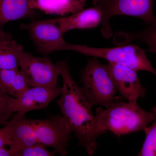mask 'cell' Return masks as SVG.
<instances>
[{
    "label": "cell",
    "mask_w": 156,
    "mask_h": 156,
    "mask_svg": "<svg viewBox=\"0 0 156 156\" xmlns=\"http://www.w3.org/2000/svg\"><path fill=\"white\" fill-rule=\"evenodd\" d=\"M56 64L62 80L58 107L79 144L88 154L93 155L98 147V138L104 133L98 127L92 107L72 77L67 62L59 61Z\"/></svg>",
    "instance_id": "6da1fadb"
},
{
    "label": "cell",
    "mask_w": 156,
    "mask_h": 156,
    "mask_svg": "<svg viewBox=\"0 0 156 156\" xmlns=\"http://www.w3.org/2000/svg\"><path fill=\"white\" fill-rule=\"evenodd\" d=\"M95 119L101 131L118 136L144 130L156 117V107L150 111L141 108L137 102H115L105 109L96 110Z\"/></svg>",
    "instance_id": "7a4b0ae2"
},
{
    "label": "cell",
    "mask_w": 156,
    "mask_h": 156,
    "mask_svg": "<svg viewBox=\"0 0 156 156\" xmlns=\"http://www.w3.org/2000/svg\"><path fill=\"white\" fill-rule=\"evenodd\" d=\"M81 90L91 106L108 108L115 102L118 93L108 65L92 57L82 71Z\"/></svg>",
    "instance_id": "3957f363"
},
{
    "label": "cell",
    "mask_w": 156,
    "mask_h": 156,
    "mask_svg": "<svg viewBox=\"0 0 156 156\" xmlns=\"http://www.w3.org/2000/svg\"><path fill=\"white\" fill-rule=\"evenodd\" d=\"M68 50L87 56L104 58L110 63L125 66L136 72H148L156 77V70L148 58L146 50L137 45L128 44L114 48H96L70 44Z\"/></svg>",
    "instance_id": "277c9868"
},
{
    "label": "cell",
    "mask_w": 156,
    "mask_h": 156,
    "mask_svg": "<svg viewBox=\"0 0 156 156\" xmlns=\"http://www.w3.org/2000/svg\"><path fill=\"white\" fill-rule=\"evenodd\" d=\"M93 5L102 12L101 34L105 38L113 36L110 20L120 15H127L141 19L146 25L155 19L154 14V0H92Z\"/></svg>",
    "instance_id": "5b68a950"
},
{
    "label": "cell",
    "mask_w": 156,
    "mask_h": 156,
    "mask_svg": "<svg viewBox=\"0 0 156 156\" xmlns=\"http://www.w3.org/2000/svg\"><path fill=\"white\" fill-rule=\"evenodd\" d=\"M19 59L20 73L29 86L49 87L58 86L59 68L48 57H37L22 51Z\"/></svg>",
    "instance_id": "8992f818"
},
{
    "label": "cell",
    "mask_w": 156,
    "mask_h": 156,
    "mask_svg": "<svg viewBox=\"0 0 156 156\" xmlns=\"http://www.w3.org/2000/svg\"><path fill=\"white\" fill-rule=\"evenodd\" d=\"M34 122L39 142L53 148L61 155L67 154L69 141L73 132L62 115L46 119H34Z\"/></svg>",
    "instance_id": "52a82bcc"
},
{
    "label": "cell",
    "mask_w": 156,
    "mask_h": 156,
    "mask_svg": "<svg viewBox=\"0 0 156 156\" xmlns=\"http://www.w3.org/2000/svg\"><path fill=\"white\" fill-rule=\"evenodd\" d=\"M21 29L27 31L37 46L38 51L44 55L64 50L66 41L63 37L55 18L32 20L20 25Z\"/></svg>",
    "instance_id": "ba28073f"
},
{
    "label": "cell",
    "mask_w": 156,
    "mask_h": 156,
    "mask_svg": "<svg viewBox=\"0 0 156 156\" xmlns=\"http://www.w3.org/2000/svg\"><path fill=\"white\" fill-rule=\"evenodd\" d=\"M10 140V150L14 156L17 152L38 142L34 119L17 112L4 127Z\"/></svg>",
    "instance_id": "9c48e42d"
},
{
    "label": "cell",
    "mask_w": 156,
    "mask_h": 156,
    "mask_svg": "<svg viewBox=\"0 0 156 156\" xmlns=\"http://www.w3.org/2000/svg\"><path fill=\"white\" fill-rule=\"evenodd\" d=\"M108 65L118 92L127 101L137 102L145 97L147 89L141 85L137 72L117 63L108 62Z\"/></svg>",
    "instance_id": "30bf717a"
},
{
    "label": "cell",
    "mask_w": 156,
    "mask_h": 156,
    "mask_svg": "<svg viewBox=\"0 0 156 156\" xmlns=\"http://www.w3.org/2000/svg\"><path fill=\"white\" fill-rule=\"evenodd\" d=\"M61 92V88L58 86L29 87L20 97L14 98V112L25 115L31 111L45 108Z\"/></svg>",
    "instance_id": "8fae6325"
},
{
    "label": "cell",
    "mask_w": 156,
    "mask_h": 156,
    "mask_svg": "<svg viewBox=\"0 0 156 156\" xmlns=\"http://www.w3.org/2000/svg\"><path fill=\"white\" fill-rule=\"evenodd\" d=\"M102 12L97 7L83 9L69 16L55 18L62 34L74 29L95 28L100 24Z\"/></svg>",
    "instance_id": "7c38bea8"
},
{
    "label": "cell",
    "mask_w": 156,
    "mask_h": 156,
    "mask_svg": "<svg viewBox=\"0 0 156 156\" xmlns=\"http://www.w3.org/2000/svg\"><path fill=\"white\" fill-rule=\"evenodd\" d=\"M31 9L48 15L64 16L84 9L86 0H28Z\"/></svg>",
    "instance_id": "4fadbf2b"
},
{
    "label": "cell",
    "mask_w": 156,
    "mask_h": 156,
    "mask_svg": "<svg viewBox=\"0 0 156 156\" xmlns=\"http://www.w3.org/2000/svg\"><path fill=\"white\" fill-rule=\"evenodd\" d=\"M36 10L31 9L28 0H0V26L7 23L25 18H33Z\"/></svg>",
    "instance_id": "5bb4252c"
},
{
    "label": "cell",
    "mask_w": 156,
    "mask_h": 156,
    "mask_svg": "<svg viewBox=\"0 0 156 156\" xmlns=\"http://www.w3.org/2000/svg\"><path fill=\"white\" fill-rule=\"evenodd\" d=\"M139 40L147 46L146 51L156 54V17L150 24L143 30L134 32L119 31L115 34L113 43L117 46L127 44L130 42Z\"/></svg>",
    "instance_id": "9a60e30c"
},
{
    "label": "cell",
    "mask_w": 156,
    "mask_h": 156,
    "mask_svg": "<svg viewBox=\"0 0 156 156\" xmlns=\"http://www.w3.org/2000/svg\"><path fill=\"white\" fill-rule=\"evenodd\" d=\"M23 47L12 39L11 34L2 32L0 36V69H18Z\"/></svg>",
    "instance_id": "2e32d148"
},
{
    "label": "cell",
    "mask_w": 156,
    "mask_h": 156,
    "mask_svg": "<svg viewBox=\"0 0 156 156\" xmlns=\"http://www.w3.org/2000/svg\"><path fill=\"white\" fill-rule=\"evenodd\" d=\"M145 138L138 156H156V117L151 126L144 129Z\"/></svg>",
    "instance_id": "e0dca14e"
},
{
    "label": "cell",
    "mask_w": 156,
    "mask_h": 156,
    "mask_svg": "<svg viewBox=\"0 0 156 156\" xmlns=\"http://www.w3.org/2000/svg\"><path fill=\"white\" fill-rule=\"evenodd\" d=\"M14 98L7 94L0 88V125H4L15 113L13 106Z\"/></svg>",
    "instance_id": "ac0fdd59"
},
{
    "label": "cell",
    "mask_w": 156,
    "mask_h": 156,
    "mask_svg": "<svg viewBox=\"0 0 156 156\" xmlns=\"http://www.w3.org/2000/svg\"><path fill=\"white\" fill-rule=\"evenodd\" d=\"M56 153L55 151L50 152L44 144L38 142L18 152L16 156H53Z\"/></svg>",
    "instance_id": "d6986e66"
},
{
    "label": "cell",
    "mask_w": 156,
    "mask_h": 156,
    "mask_svg": "<svg viewBox=\"0 0 156 156\" xmlns=\"http://www.w3.org/2000/svg\"><path fill=\"white\" fill-rule=\"evenodd\" d=\"M29 87L24 77L19 71L7 93L11 97L17 98L22 95Z\"/></svg>",
    "instance_id": "ffe728a7"
},
{
    "label": "cell",
    "mask_w": 156,
    "mask_h": 156,
    "mask_svg": "<svg viewBox=\"0 0 156 156\" xmlns=\"http://www.w3.org/2000/svg\"><path fill=\"white\" fill-rule=\"evenodd\" d=\"M19 71L18 69H0V88L4 92L7 93Z\"/></svg>",
    "instance_id": "44dd1931"
},
{
    "label": "cell",
    "mask_w": 156,
    "mask_h": 156,
    "mask_svg": "<svg viewBox=\"0 0 156 156\" xmlns=\"http://www.w3.org/2000/svg\"><path fill=\"white\" fill-rule=\"evenodd\" d=\"M10 140L5 128H0V147H4L6 145L10 146Z\"/></svg>",
    "instance_id": "7402d4cb"
},
{
    "label": "cell",
    "mask_w": 156,
    "mask_h": 156,
    "mask_svg": "<svg viewBox=\"0 0 156 156\" xmlns=\"http://www.w3.org/2000/svg\"><path fill=\"white\" fill-rule=\"evenodd\" d=\"M0 156H14L10 149L6 148L5 147H0Z\"/></svg>",
    "instance_id": "603a6c76"
},
{
    "label": "cell",
    "mask_w": 156,
    "mask_h": 156,
    "mask_svg": "<svg viewBox=\"0 0 156 156\" xmlns=\"http://www.w3.org/2000/svg\"><path fill=\"white\" fill-rule=\"evenodd\" d=\"M2 30H0V36H1V34L2 33Z\"/></svg>",
    "instance_id": "cb8c5ba5"
}]
</instances>
